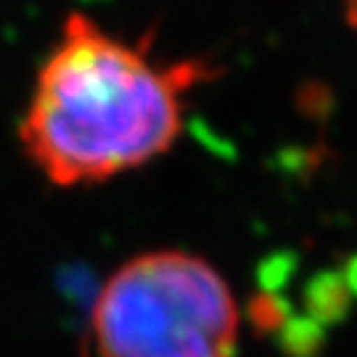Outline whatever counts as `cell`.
<instances>
[{
  "instance_id": "obj_2",
  "label": "cell",
  "mask_w": 357,
  "mask_h": 357,
  "mask_svg": "<svg viewBox=\"0 0 357 357\" xmlns=\"http://www.w3.org/2000/svg\"><path fill=\"white\" fill-rule=\"evenodd\" d=\"M238 305L204 257L156 249L103 283L90 315L98 357H236Z\"/></svg>"
},
{
  "instance_id": "obj_3",
  "label": "cell",
  "mask_w": 357,
  "mask_h": 357,
  "mask_svg": "<svg viewBox=\"0 0 357 357\" xmlns=\"http://www.w3.org/2000/svg\"><path fill=\"white\" fill-rule=\"evenodd\" d=\"M344 16L349 26L357 29V0H344Z\"/></svg>"
},
{
  "instance_id": "obj_1",
  "label": "cell",
  "mask_w": 357,
  "mask_h": 357,
  "mask_svg": "<svg viewBox=\"0 0 357 357\" xmlns=\"http://www.w3.org/2000/svg\"><path fill=\"white\" fill-rule=\"evenodd\" d=\"M212 75L202 59L162 64L146 43L132 45L72 13L35 77L19 141L59 188L112 180L175 146L185 96Z\"/></svg>"
}]
</instances>
